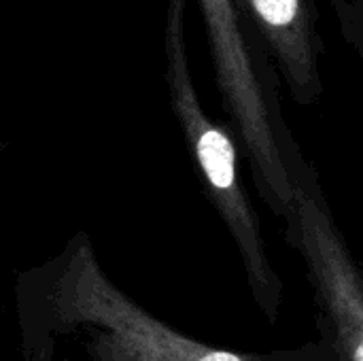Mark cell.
Returning <instances> with one entry per match:
<instances>
[{
	"mask_svg": "<svg viewBox=\"0 0 363 361\" xmlns=\"http://www.w3.org/2000/svg\"><path fill=\"white\" fill-rule=\"evenodd\" d=\"M196 2L221 102L247 151L255 187L272 215L285 221L294 206V174L308 160L285 119L281 77L238 0Z\"/></svg>",
	"mask_w": 363,
	"mask_h": 361,
	"instance_id": "6da1fadb",
	"label": "cell"
},
{
	"mask_svg": "<svg viewBox=\"0 0 363 361\" xmlns=\"http://www.w3.org/2000/svg\"><path fill=\"white\" fill-rule=\"evenodd\" d=\"M342 40L363 64V0H330Z\"/></svg>",
	"mask_w": 363,
	"mask_h": 361,
	"instance_id": "5b68a950",
	"label": "cell"
},
{
	"mask_svg": "<svg viewBox=\"0 0 363 361\" xmlns=\"http://www.w3.org/2000/svg\"><path fill=\"white\" fill-rule=\"evenodd\" d=\"M259 34L289 96L315 106L325 91L321 74L323 36L315 0H238Z\"/></svg>",
	"mask_w": 363,
	"mask_h": 361,
	"instance_id": "277c9868",
	"label": "cell"
},
{
	"mask_svg": "<svg viewBox=\"0 0 363 361\" xmlns=\"http://www.w3.org/2000/svg\"><path fill=\"white\" fill-rule=\"evenodd\" d=\"M185 11L187 0H168L164 49L172 111L202 172L211 200L236 243L249 291L264 319L277 326L285 304V283L272 264L259 215L240 179L236 143L200 104L187 55Z\"/></svg>",
	"mask_w": 363,
	"mask_h": 361,
	"instance_id": "7a4b0ae2",
	"label": "cell"
},
{
	"mask_svg": "<svg viewBox=\"0 0 363 361\" xmlns=\"http://www.w3.org/2000/svg\"><path fill=\"white\" fill-rule=\"evenodd\" d=\"M283 226L306 268L325 347L334 361H363V270L311 162L294 177V206Z\"/></svg>",
	"mask_w": 363,
	"mask_h": 361,
	"instance_id": "3957f363",
	"label": "cell"
}]
</instances>
